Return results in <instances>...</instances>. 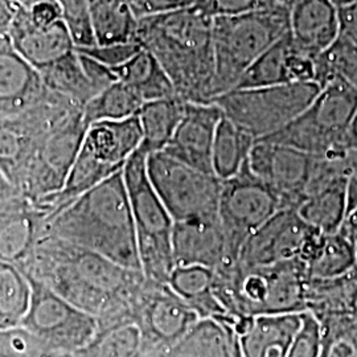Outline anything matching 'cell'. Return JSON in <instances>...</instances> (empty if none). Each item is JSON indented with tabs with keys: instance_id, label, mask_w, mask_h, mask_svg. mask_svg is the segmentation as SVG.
<instances>
[{
	"instance_id": "obj_1",
	"label": "cell",
	"mask_w": 357,
	"mask_h": 357,
	"mask_svg": "<svg viewBox=\"0 0 357 357\" xmlns=\"http://www.w3.org/2000/svg\"><path fill=\"white\" fill-rule=\"evenodd\" d=\"M23 271L98 320V331L132 323L143 271L47 233ZM134 324V323H132Z\"/></svg>"
},
{
	"instance_id": "obj_2",
	"label": "cell",
	"mask_w": 357,
	"mask_h": 357,
	"mask_svg": "<svg viewBox=\"0 0 357 357\" xmlns=\"http://www.w3.org/2000/svg\"><path fill=\"white\" fill-rule=\"evenodd\" d=\"M137 41L162 65L178 98L215 101L213 19L196 7L141 17Z\"/></svg>"
},
{
	"instance_id": "obj_3",
	"label": "cell",
	"mask_w": 357,
	"mask_h": 357,
	"mask_svg": "<svg viewBox=\"0 0 357 357\" xmlns=\"http://www.w3.org/2000/svg\"><path fill=\"white\" fill-rule=\"evenodd\" d=\"M47 233L142 271L123 171L85 192L47 220Z\"/></svg>"
},
{
	"instance_id": "obj_4",
	"label": "cell",
	"mask_w": 357,
	"mask_h": 357,
	"mask_svg": "<svg viewBox=\"0 0 357 357\" xmlns=\"http://www.w3.org/2000/svg\"><path fill=\"white\" fill-rule=\"evenodd\" d=\"M217 301L236 324L245 318L306 312V264L294 259L273 266L215 268Z\"/></svg>"
},
{
	"instance_id": "obj_5",
	"label": "cell",
	"mask_w": 357,
	"mask_h": 357,
	"mask_svg": "<svg viewBox=\"0 0 357 357\" xmlns=\"http://www.w3.org/2000/svg\"><path fill=\"white\" fill-rule=\"evenodd\" d=\"M142 141L138 116L91 123L63 190L38 206L48 213V218L56 215L85 192L123 171L131 155L141 147Z\"/></svg>"
},
{
	"instance_id": "obj_6",
	"label": "cell",
	"mask_w": 357,
	"mask_h": 357,
	"mask_svg": "<svg viewBox=\"0 0 357 357\" xmlns=\"http://www.w3.org/2000/svg\"><path fill=\"white\" fill-rule=\"evenodd\" d=\"M287 32V6L213 17L215 101L236 89L243 73Z\"/></svg>"
},
{
	"instance_id": "obj_7",
	"label": "cell",
	"mask_w": 357,
	"mask_h": 357,
	"mask_svg": "<svg viewBox=\"0 0 357 357\" xmlns=\"http://www.w3.org/2000/svg\"><path fill=\"white\" fill-rule=\"evenodd\" d=\"M149 151L139 147L123 168L131 213L137 233L143 274L167 283L175 268L172 255L174 218L153 190L147 172Z\"/></svg>"
},
{
	"instance_id": "obj_8",
	"label": "cell",
	"mask_w": 357,
	"mask_h": 357,
	"mask_svg": "<svg viewBox=\"0 0 357 357\" xmlns=\"http://www.w3.org/2000/svg\"><path fill=\"white\" fill-rule=\"evenodd\" d=\"M357 109V91L332 81L289 126L262 141L275 142L317 158H339L349 151L348 128Z\"/></svg>"
},
{
	"instance_id": "obj_9",
	"label": "cell",
	"mask_w": 357,
	"mask_h": 357,
	"mask_svg": "<svg viewBox=\"0 0 357 357\" xmlns=\"http://www.w3.org/2000/svg\"><path fill=\"white\" fill-rule=\"evenodd\" d=\"M321 89L314 82L234 89L218 97L213 103L221 109L224 116L250 134L255 141H262L294 122Z\"/></svg>"
},
{
	"instance_id": "obj_10",
	"label": "cell",
	"mask_w": 357,
	"mask_h": 357,
	"mask_svg": "<svg viewBox=\"0 0 357 357\" xmlns=\"http://www.w3.org/2000/svg\"><path fill=\"white\" fill-rule=\"evenodd\" d=\"M147 172L175 222L218 217L222 180L215 174L188 166L166 151L149 155Z\"/></svg>"
},
{
	"instance_id": "obj_11",
	"label": "cell",
	"mask_w": 357,
	"mask_h": 357,
	"mask_svg": "<svg viewBox=\"0 0 357 357\" xmlns=\"http://www.w3.org/2000/svg\"><path fill=\"white\" fill-rule=\"evenodd\" d=\"M88 128L79 110L41 135L17 180V191L38 205L61 191Z\"/></svg>"
},
{
	"instance_id": "obj_12",
	"label": "cell",
	"mask_w": 357,
	"mask_h": 357,
	"mask_svg": "<svg viewBox=\"0 0 357 357\" xmlns=\"http://www.w3.org/2000/svg\"><path fill=\"white\" fill-rule=\"evenodd\" d=\"M32 295L20 327L47 351L76 354L85 349L98 333V320L68 302L45 283L28 275Z\"/></svg>"
},
{
	"instance_id": "obj_13",
	"label": "cell",
	"mask_w": 357,
	"mask_h": 357,
	"mask_svg": "<svg viewBox=\"0 0 357 357\" xmlns=\"http://www.w3.org/2000/svg\"><path fill=\"white\" fill-rule=\"evenodd\" d=\"M281 209V197L253 175L248 163L236 176L222 181L218 220L230 262L238 261L246 240Z\"/></svg>"
},
{
	"instance_id": "obj_14",
	"label": "cell",
	"mask_w": 357,
	"mask_h": 357,
	"mask_svg": "<svg viewBox=\"0 0 357 357\" xmlns=\"http://www.w3.org/2000/svg\"><path fill=\"white\" fill-rule=\"evenodd\" d=\"M323 233L310 227L296 209L277 212L243 243L238 257L243 268H262L302 259L305 264L317 250Z\"/></svg>"
},
{
	"instance_id": "obj_15",
	"label": "cell",
	"mask_w": 357,
	"mask_h": 357,
	"mask_svg": "<svg viewBox=\"0 0 357 357\" xmlns=\"http://www.w3.org/2000/svg\"><path fill=\"white\" fill-rule=\"evenodd\" d=\"M82 109L48 91L24 113L0 118V171L16 187L41 135Z\"/></svg>"
},
{
	"instance_id": "obj_16",
	"label": "cell",
	"mask_w": 357,
	"mask_h": 357,
	"mask_svg": "<svg viewBox=\"0 0 357 357\" xmlns=\"http://www.w3.org/2000/svg\"><path fill=\"white\" fill-rule=\"evenodd\" d=\"M200 319L167 283L146 282L132 305V323L142 336V352H155L178 342Z\"/></svg>"
},
{
	"instance_id": "obj_17",
	"label": "cell",
	"mask_w": 357,
	"mask_h": 357,
	"mask_svg": "<svg viewBox=\"0 0 357 357\" xmlns=\"http://www.w3.org/2000/svg\"><path fill=\"white\" fill-rule=\"evenodd\" d=\"M315 156L286 144L257 141L248 165L257 178L280 197L284 208L296 209L306 196Z\"/></svg>"
},
{
	"instance_id": "obj_18",
	"label": "cell",
	"mask_w": 357,
	"mask_h": 357,
	"mask_svg": "<svg viewBox=\"0 0 357 357\" xmlns=\"http://www.w3.org/2000/svg\"><path fill=\"white\" fill-rule=\"evenodd\" d=\"M296 82H314L324 88L328 78L321 54L305 51L287 32L243 73L236 89Z\"/></svg>"
},
{
	"instance_id": "obj_19",
	"label": "cell",
	"mask_w": 357,
	"mask_h": 357,
	"mask_svg": "<svg viewBox=\"0 0 357 357\" xmlns=\"http://www.w3.org/2000/svg\"><path fill=\"white\" fill-rule=\"evenodd\" d=\"M48 213L22 193L0 204V261L26 268L47 234Z\"/></svg>"
},
{
	"instance_id": "obj_20",
	"label": "cell",
	"mask_w": 357,
	"mask_h": 357,
	"mask_svg": "<svg viewBox=\"0 0 357 357\" xmlns=\"http://www.w3.org/2000/svg\"><path fill=\"white\" fill-rule=\"evenodd\" d=\"M222 116L216 103H187L184 116L163 151L188 166L213 174V143Z\"/></svg>"
},
{
	"instance_id": "obj_21",
	"label": "cell",
	"mask_w": 357,
	"mask_h": 357,
	"mask_svg": "<svg viewBox=\"0 0 357 357\" xmlns=\"http://www.w3.org/2000/svg\"><path fill=\"white\" fill-rule=\"evenodd\" d=\"M7 36L15 51L38 72L76 51L75 41L63 19L50 26H41L23 8L16 10Z\"/></svg>"
},
{
	"instance_id": "obj_22",
	"label": "cell",
	"mask_w": 357,
	"mask_h": 357,
	"mask_svg": "<svg viewBox=\"0 0 357 357\" xmlns=\"http://www.w3.org/2000/svg\"><path fill=\"white\" fill-rule=\"evenodd\" d=\"M175 266L220 268L230 262L227 240L218 217L178 221L172 230Z\"/></svg>"
},
{
	"instance_id": "obj_23",
	"label": "cell",
	"mask_w": 357,
	"mask_h": 357,
	"mask_svg": "<svg viewBox=\"0 0 357 357\" xmlns=\"http://www.w3.org/2000/svg\"><path fill=\"white\" fill-rule=\"evenodd\" d=\"M47 94L41 75L15 51L8 36L0 38V118L24 113Z\"/></svg>"
},
{
	"instance_id": "obj_24",
	"label": "cell",
	"mask_w": 357,
	"mask_h": 357,
	"mask_svg": "<svg viewBox=\"0 0 357 357\" xmlns=\"http://www.w3.org/2000/svg\"><path fill=\"white\" fill-rule=\"evenodd\" d=\"M289 32L305 51L321 54L340 36L339 8L331 0H291Z\"/></svg>"
},
{
	"instance_id": "obj_25",
	"label": "cell",
	"mask_w": 357,
	"mask_h": 357,
	"mask_svg": "<svg viewBox=\"0 0 357 357\" xmlns=\"http://www.w3.org/2000/svg\"><path fill=\"white\" fill-rule=\"evenodd\" d=\"M302 326V314L262 315L238 320L241 357H286Z\"/></svg>"
},
{
	"instance_id": "obj_26",
	"label": "cell",
	"mask_w": 357,
	"mask_h": 357,
	"mask_svg": "<svg viewBox=\"0 0 357 357\" xmlns=\"http://www.w3.org/2000/svg\"><path fill=\"white\" fill-rule=\"evenodd\" d=\"M142 354L153 357H241L234 326L218 319H199L174 344Z\"/></svg>"
},
{
	"instance_id": "obj_27",
	"label": "cell",
	"mask_w": 357,
	"mask_h": 357,
	"mask_svg": "<svg viewBox=\"0 0 357 357\" xmlns=\"http://www.w3.org/2000/svg\"><path fill=\"white\" fill-rule=\"evenodd\" d=\"M167 284L171 290L180 296L200 319H218L229 321L225 310L217 301L213 284L215 271L204 266H175Z\"/></svg>"
},
{
	"instance_id": "obj_28",
	"label": "cell",
	"mask_w": 357,
	"mask_h": 357,
	"mask_svg": "<svg viewBox=\"0 0 357 357\" xmlns=\"http://www.w3.org/2000/svg\"><path fill=\"white\" fill-rule=\"evenodd\" d=\"M38 73L45 89L82 110L93 98L102 93L89 76L81 54L77 51Z\"/></svg>"
},
{
	"instance_id": "obj_29",
	"label": "cell",
	"mask_w": 357,
	"mask_h": 357,
	"mask_svg": "<svg viewBox=\"0 0 357 357\" xmlns=\"http://www.w3.org/2000/svg\"><path fill=\"white\" fill-rule=\"evenodd\" d=\"M340 178L310 193L298 205L296 212L310 227L332 234L342 229L347 217V181Z\"/></svg>"
},
{
	"instance_id": "obj_30",
	"label": "cell",
	"mask_w": 357,
	"mask_h": 357,
	"mask_svg": "<svg viewBox=\"0 0 357 357\" xmlns=\"http://www.w3.org/2000/svg\"><path fill=\"white\" fill-rule=\"evenodd\" d=\"M356 268L355 237L344 225L336 233L323 234L317 250L306 262L307 275L312 280L343 277Z\"/></svg>"
},
{
	"instance_id": "obj_31",
	"label": "cell",
	"mask_w": 357,
	"mask_h": 357,
	"mask_svg": "<svg viewBox=\"0 0 357 357\" xmlns=\"http://www.w3.org/2000/svg\"><path fill=\"white\" fill-rule=\"evenodd\" d=\"M96 45L137 41L139 19L130 0H90Z\"/></svg>"
},
{
	"instance_id": "obj_32",
	"label": "cell",
	"mask_w": 357,
	"mask_h": 357,
	"mask_svg": "<svg viewBox=\"0 0 357 357\" xmlns=\"http://www.w3.org/2000/svg\"><path fill=\"white\" fill-rule=\"evenodd\" d=\"M118 81L128 85L141 96L143 102L175 97L171 79L153 54L142 50L126 64L112 69Z\"/></svg>"
},
{
	"instance_id": "obj_33",
	"label": "cell",
	"mask_w": 357,
	"mask_h": 357,
	"mask_svg": "<svg viewBox=\"0 0 357 357\" xmlns=\"http://www.w3.org/2000/svg\"><path fill=\"white\" fill-rule=\"evenodd\" d=\"M185 106L178 96L144 103L137 115L143 134L142 147L149 153L163 151L184 116Z\"/></svg>"
},
{
	"instance_id": "obj_34",
	"label": "cell",
	"mask_w": 357,
	"mask_h": 357,
	"mask_svg": "<svg viewBox=\"0 0 357 357\" xmlns=\"http://www.w3.org/2000/svg\"><path fill=\"white\" fill-rule=\"evenodd\" d=\"M255 139L227 116H222L216 130L212 153L213 174L220 180L236 176L249 160Z\"/></svg>"
},
{
	"instance_id": "obj_35",
	"label": "cell",
	"mask_w": 357,
	"mask_h": 357,
	"mask_svg": "<svg viewBox=\"0 0 357 357\" xmlns=\"http://www.w3.org/2000/svg\"><path fill=\"white\" fill-rule=\"evenodd\" d=\"M356 287L357 268L337 278H308L306 311L311 312L317 319L328 315H351V301Z\"/></svg>"
},
{
	"instance_id": "obj_36",
	"label": "cell",
	"mask_w": 357,
	"mask_h": 357,
	"mask_svg": "<svg viewBox=\"0 0 357 357\" xmlns=\"http://www.w3.org/2000/svg\"><path fill=\"white\" fill-rule=\"evenodd\" d=\"M32 287L26 273L0 261V330L19 327L31 303Z\"/></svg>"
},
{
	"instance_id": "obj_37",
	"label": "cell",
	"mask_w": 357,
	"mask_h": 357,
	"mask_svg": "<svg viewBox=\"0 0 357 357\" xmlns=\"http://www.w3.org/2000/svg\"><path fill=\"white\" fill-rule=\"evenodd\" d=\"M143 105L135 90L116 81L84 107V119L88 126L102 121H123L137 116Z\"/></svg>"
},
{
	"instance_id": "obj_38",
	"label": "cell",
	"mask_w": 357,
	"mask_h": 357,
	"mask_svg": "<svg viewBox=\"0 0 357 357\" xmlns=\"http://www.w3.org/2000/svg\"><path fill=\"white\" fill-rule=\"evenodd\" d=\"M79 357H142V336L132 323L101 330Z\"/></svg>"
},
{
	"instance_id": "obj_39",
	"label": "cell",
	"mask_w": 357,
	"mask_h": 357,
	"mask_svg": "<svg viewBox=\"0 0 357 357\" xmlns=\"http://www.w3.org/2000/svg\"><path fill=\"white\" fill-rule=\"evenodd\" d=\"M321 60L327 72L328 82L340 81L357 91V47L349 40L339 36L326 52Z\"/></svg>"
},
{
	"instance_id": "obj_40",
	"label": "cell",
	"mask_w": 357,
	"mask_h": 357,
	"mask_svg": "<svg viewBox=\"0 0 357 357\" xmlns=\"http://www.w3.org/2000/svg\"><path fill=\"white\" fill-rule=\"evenodd\" d=\"M351 315H328L319 321L321 344L319 357H357V345L348 332Z\"/></svg>"
},
{
	"instance_id": "obj_41",
	"label": "cell",
	"mask_w": 357,
	"mask_h": 357,
	"mask_svg": "<svg viewBox=\"0 0 357 357\" xmlns=\"http://www.w3.org/2000/svg\"><path fill=\"white\" fill-rule=\"evenodd\" d=\"M60 7L61 17L68 26L76 48L96 45L91 26L90 0H56Z\"/></svg>"
},
{
	"instance_id": "obj_42",
	"label": "cell",
	"mask_w": 357,
	"mask_h": 357,
	"mask_svg": "<svg viewBox=\"0 0 357 357\" xmlns=\"http://www.w3.org/2000/svg\"><path fill=\"white\" fill-rule=\"evenodd\" d=\"M321 331L319 321L311 312H302V326L286 357H319Z\"/></svg>"
},
{
	"instance_id": "obj_43",
	"label": "cell",
	"mask_w": 357,
	"mask_h": 357,
	"mask_svg": "<svg viewBox=\"0 0 357 357\" xmlns=\"http://www.w3.org/2000/svg\"><path fill=\"white\" fill-rule=\"evenodd\" d=\"M281 6L277 0H197L196 8L213 17L252 13Z\"/></svg>"
},
{
	"instance_id": "obj_44",
	"label": "cell",
	"mask_w": 357,
	"mask_h": 357,
	"mask_svg": "<svg viewBox=\"0 0 357 357\" xmlns=\"http://www.w3.org/2000/svg\"><path fill=\"white\" fill-rule=\"evenodd\" d=\"M142 50H143V47L138 41L110 44V45H93L88 48H76V51L89 56L96 61L101 63L110 69L126 64Z\"/></svg>"
},
{
	"instance_id": "obj_45",
	"label": "cell",
	"mask_w": 357,
	"mask_h": 357,
	"mask_svg": "<svg viewBox=\"0 0 357 357\" xmlns=\"http://www.w3.org/2000/svg\"><path fill=\"white\" fill-rule=\"evenodd\" d=\"M138 19L159 13H174L196 6L197 0H130Z\"/></svg>"
},
{
	"instance_id": "obj_46",
	"label": "cell",
	"mask_w": 357,
	"mask_h": 357,
	"mask_svg": "<svg viewBox=\"0 0 357 357\" xmlns=\"http://www.w3.org/2000/svg\"><path fill=\"white\" fill-rule=\"evenodd\" d=\"M340 36L357 47V0L339 8Z\"/></svg>"
},
{
	"instance_id": "obj_47",
	"label": "cell",
	"mask_w": 357,
	"mask_h": 357,
	"mask_svg": "<svg viewBox=\"0 0 357 357\" xmlns=\"http://www.w3.org/2000/svg\"><path fill=\"white\" fill-rule=\"evenodd\" d=\"M16 10L11 0H0V38L7 36Z\"/></svg>"
},
{
	"instance_id": "obj_48",
	"label": "cell",
	"mask_w": 357,
	"mask_h": 357,
	"mask_svg": "<svg viewBox=\"0 0 357 357\" xmlns=\"http://www.w3.org/2000/svg\"><path fill=\"white\" fill-rule=\"evenodd\" d=\"M20 192L13 185L8 178L0 171V204L13 199V196L19 195Z\"/></svg>"
},
{
	"instance_id": "obj_49",
	"label": "cell",
	"mask_w": 357,
	"mask_h": 357,
	"mask_svg": "<svg viewBox=\"0 0 357 357\" xmlns=\"http://www.w3.org/2000/svg\"><path fill=\"white\" fill-rule=\"evenodd\" d=\"M348 146L349 150H357V109L348 128Z\"/></svg>"
},
{
	"instance_id": "obj_50",
	"label": "cell",
	"mask_w": 357,
	"mask_h": 357,
	"mask_svg": "<svg viewBox=\"0 0 357 357\" xmlns=\"http://www.w3.org/2000/svg\"><path fill=\"white\" fill-rule=\"evenodd\" d=\"M344 227L354 237H357V206L345 218Z\"/></svg>"
},
{
	"instance_id": "obj_51",
	"label": "cell",
	"mask_w": 357,
	"mask_h": 357,
	"mask_svg": "<svg viewBox=\"0 0 357 357\" xmlns=\"http://www.w3.org/2000/svg\"><path fill=\"white\" fill-rule=\"evenodd\" d=\"M13 3V6L16 8H23V10H31L32 7H35L38 3H43V1H50V0H11Z\"/></svg>"
},
{
	"instance_id": "obj_52",
	"label": "cell",
	"mask_w": 357,
	"mask_h": 357,
	"mask_svg": "<svg viewBox=\"0 0 357 357\" xmlns=\"http://www.w3.org/2000/svg\"><path fill=\"white\" fill-rule=\"evenodd\" d=\"M38 357H79V355H78V352L68 354V352H52V351H48V352H44L43 355H40Z\"/></svg>"
},
{
	"instance_id": "obj_53",
	"label": "cell",
	"mask_w": 357,
	"mask_h": 357,
	"mask_svg": "<svg viewBox=\"0 0 357 357\" xmlns=\"http://www.w3.org/2000/svg\"><path fill=\"white\" fill-rule=\"evenodd\" d=\"M348 332H349V335L352 336V339H354V342L356 343L357 345V320L354 319V318H351L349 321H348Z\"/></svg>"
},
{
	"instance_id": "obj_54",
	"label": "cell",
	"mask_w": 357,
	"mask_h": 357,
	"mask_svg": "<svg viewBox=\"0 0 357 357\" xmlns=\"http://www.w3.org/2000/svg\"><path fill=\"white\" fill-rule=\"evenodd\" d=\"M332 3L337 7V8H340V7H343V6H347V4H351L352 1H355V0H331Z\"/></svg>"
},
{
	"instance_id": "obj_55",
	"label": "cell",
	"mask_w": 357,
	"mask_h": 357,
	"mask_svg": "<svg viewBox=\"0 0 357 357\" xmlns=\"http://www.w3.org/2000/svg\"><path fill=\"white\" fill-rule=\"evenodd\" d=\"M290 1H291V0H277V3L281 4V6H287Z\"/></svg>"
},
{
	"instance_id": "obj_56",
	"label": "cell",
	"mask_w": 357,
	"mask_h": 357,
	"mask_svg": "<svg viewBox=\"0 0 357 357\" xmlns=\"http://www.w3.org/2000/svg\"><path fill=\"white\" fill-rule=\"evenodd\" d=\"M355 243H356V255H357V237H355Z\"/></svg>"
}]
</instances>
